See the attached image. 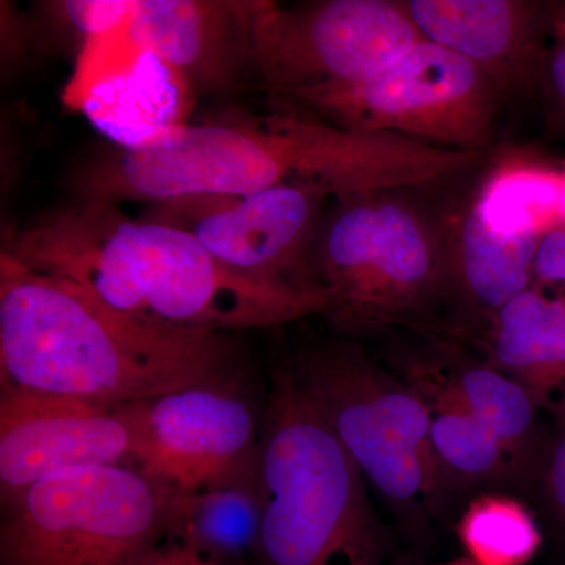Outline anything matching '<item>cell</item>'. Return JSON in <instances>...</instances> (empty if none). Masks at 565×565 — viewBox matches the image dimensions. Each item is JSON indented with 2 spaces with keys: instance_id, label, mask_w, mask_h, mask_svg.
Returning <instances> with one entry per match:
<instances>
[{
  "instance_id": "8992f818",
  "label": "cell",
  "mask_w": 565,
  "mask_h": 565,
  "mask_svg": "<svg viewBox=\"0 0 565 565\" xmlns=\"http://www.w3.org/2000/svg\"><path fill=\"white\" fill-rule=\"evenodd\" d=\"M500 85L467 58L423 40L371 79L308 88L270 99L353 131L388 132L481 154L493 137Z\"/></svg>"
},
{
  "instance_id": "6da1fadb",
  "label": "cell",
  "mask_w": 565,
  "mask_h": 565,
  "mask_svg": "<svg viewBox=\"0 0 565 565\" xmlns=\"http://www.w3.org/2000/svg\"><path fill=\"white\" fill-rule=\"evenodd\" d=\"M478 158L273 109L185 125L147 147L110 145L85 158L70 185L74 202L92 203L243 196L281 185L341 202L446 180Z\"/></svg>"
},
{
  "instance_id": "9a60e30c",
  "label": "cell",
  "mask_w": 565,
  "mask_h": 565,
  "mask_svg": "<svg viewBox=\"0 0 565 565\" xmlns=\"http://www.w3.org/2000/svg\"><path fill=\"white\" fill-rule=\"evenodd\" d=\"M192 96L177 71L139 51L120 73L92 85L82 110L114 147L140 148L189 125Z\"/></svg>"
},
{
  "instance_id": "2e32d148",
  "label": "cell",
  "mask_w": 565,
  "mask_h": 565,
  "mask_svg": "<svg viewBox=\"0 0 565 565\" xmlns=\"http://www.w3.org/2000/svg\"><path fill=\"white\" fill-rule=\"evenodd\" d=\"M493 359L535 404L565 392V297L526 289L497 313Z\"/></svg>"
},
{
  "instance_id": "5b68a950",
  "label": "cell",
  "mask_w": 565,
  "mask_h": 565,
  "mask_svg": "<svg viewBox=\"0 0 565 565\" xmlns=\"http://www.w3.org/2000/svg\"><path fill=\"white\" fill-rule=\"evenodd\" d=\"M173 492L128 465L41 479L6 509L2 565H129L162 539Z\"/></svg>"
},
{
  "instance_id": "8fae6325",
  "label": "cell",
  "mask_w": 565,
  "mask_h": 565,
  "mask_svg": "<svg viewBox=\"0 0 565 565\" xmlns=\"http://www.w3.org/2000/svg\"><path fill=\"white\" fill-rule=\"evenodd\" d=\"M323 200L326 196L310 189L281 185L243 196H191L154 203L143 218L192 234L236 273L322 291L318 245Z\"/></svg>"
},
{
  "instance_id": "9c48e42d",
  "label": "cell",
  "mask_w": 565,
  "mask_h": 565,
  "mask_svg": "<svg viewBox=\"0 0 565 565\" xmlns=\"http://www.w3.org/2000/svg\"><path fill=\"white\" fill-rule=\"evenodd\" d=\"M423 35L404 2L321 0L281 7L258 0L255 57L269 99L377 76Z\"/></svg>"
},
{
  "instance_id": "ba28073f",
  "label": "cell",
  "mask_w": 565,
  "mask_h": 565,
  "mask_svg": "<svg viewBox=\"0 0 565 565\" xmlns=\"http://www.w3.org/2000/svg\"><path fill=\"white\" fill-rule=\"evenodd\" d=\"M384 195L341 200L319 239L318 280L329 303L323 316L345 333L419 313L448 275L429 226Z\"/></svg>"
},
{
  "instance_id": "7c38bea8",
  "label": "cell",
  "mask_w": 565,
  "mask_h": 565,
  "mask_svg": "<svg viewBox=\"0 0 565 565\" xmlns=\"http://www.w3.org/2000/svg\"><path fill=\"white\" fill-rule=\"evenodd\" d=\"M132 440L117 408L2 386L0 497L3 511L41 479L99 465L131 467Z\"/></svg>"
},
{
  "instance_id": "4316f807",
  "label": "cell",
  "mask_w": 565,
  "mask_h": 565,
  "mask_svg": "<svg viewBox=\"0 0 565 565\" xmlns=\"http://www.w3.org/2000/svg\"><path fill=\"white\" fill-rule=\"evenodd\" d=\"M544 70L550 90H552L556 102L565 110V36L557 44L553 54L546 58Z\"/></svg>"
},
{
  "instance_id": "ac0fdd59",
  "label": "cell",
  "mask_w": 565,
  "mask_h": 565,
  "mask_svg": "<svg viewBox=\"0 0 565 565\" xmlns=\"http://www.w3.org/2000/svg\"><path fill=\"white\" fill-rule=\"evenodd\" d=\"M539 243L530 234L497 232L473 203L460 222L452 269L473 302L497 315L530 289Z\"/></svg>"
},
{
  "instance_id": "52a82bcc",
  "label": "cell",
  "mask_w": 565,
  "mask_h": 565,
  "mask_svg": "<svg viewBox=\"0 0 565 565\" xmlns=\"http://www.w3.org/2000/svg\"><path fill=\"white\" fill-rule=\"evenodd\" d=\"M330 429L360 473L399 508L433 500L440 489L422 393L386 374L348 341H323L292 360Z\"/></svg>"
},
{
  "instance_id": "f546056e",
  "label": "cell",
  "mask_w": 565,
  "mask_h": 565,
  "mask_svg": "<svg viewBox=\"0 0 565 565\" xmlns=\"http://www.w3.org/2000/svg\"><path fill=\"white\" fill-rule=\"evenodd\" d=\"M441 565H479L478 563H475V561L471 559H456L451 561V563H446Z\"/></svg>"
},
{
  "instance_id": "5bb4252c",
  "label": "cell",
  "mask_w": 565,
  "mask_h": 565,
  "mask_svg": "<svg viewBox=\"0 0 565 565\" xmlns=\"http://www.w3.org/2000/svg\"><path fill=\"white\" fill-rule=\"evenodd\" d=\"M404 6L424 40L467 58L503 92L525 87L544 70L542 17L535 3L408 0Z\"/></svg>"
},
{
  "instance_id": "603a6c76",
  "label": "cell",
  "mask_w": 565,
  "mask_h": 565,
  "mask_svg": "<svg viewBox=\"0 0 565 565\" xmlns=\"http://www.w3.org/2000/svg\"><path fill=\"white\" fill-rule=\"evenodd\" d=\"M136 6L137 0H65L44 3V9L62 31L96 39L125 28Z\"/></svg>"
},
{
  "instance_id": "83f0119b",
  "label": "cell",
  "mask_w": 565,
  "mask_h": 565,
  "mask_svg": "<svg viewBox=\"0 0 565 565\" xmlns=\"http://www.w3.org/2000/svg\"><path fill=\"white\" fill-rule=\"evenodd\" d=\"M561 226L565 228V172L563 182V192H561Z\"/></svg>"
},
{
  "instance_id": "3957f363",
  "label": "cell",
  "mask_w": 565,
  "mask_h": 565,
  "mask_svg": "<svg viewBox=\"0 0 565 565\" xmlns=\"http://www.w3.org/2000/svg\"><path fill=\"white\" fill-rule=\"evenodd\" d=\"M236 375L232 333L136 321L0 252L2 386L118 407Z\"/></svg>"
},
{
  "instance_id": "4fadbf2b",
  "label": "cell",
  "mask_w": 565,
  "mask_h": 565,
  "mask_svg": "<svg viewBox=\"0 0 565 565\" xmlns=\"http://www.w3.org/2000/svg\"><path fill=\"white\" fill-rule=\"evenodd\" d=\"M258 0H137L122 28L188 82L195 95H233L258 85L255 18Z\"/></svg>"
},
{
  "instance_id": "484cf974",
  "label": "cell",
  "mask_w": 565,
  "mask_h": 565,
  "mask_svg": "<svg viewBox=\"0 0 565 565\" xmlns=\"http://www.w3.org/2000/svg\"><path fill=\"white\" fill-rule=\"evenodd\" d=\"M546 492L553 511L565 526V437L555 446L548 470H546Z\"/></svg>"
},
{
  "instance_id": "cb8c5ba5",
  "label": "cell",
  "mask_w": 565,
  "mask_h": 565,
  "mask_svg": "<svg viewBox=\"0 0 565 565\" xmlns=\"http://www.w3.org/2000/svg\"><path fill=\"white\" fill-rule=\"evenodd\" d=\"M129 565H222L172 535H163Z\"/></svg>"
},
{
  "instance_id": "7402d4cb",
  "label": "cell",
  "mask_w": 565,
  "mask_h": 565,
  "mask_svg": "<svg viewBox=\"0 0 565 565\" xmlns=\"http://www.w3.org/2000/svg\"><path fill=\"white\" fill-rule=\"evenodd\" d=\"M459 539L479 565H525L542 542L525 505L501 494L471 501L460 519Z\"/></svg>"
},
{
  "instance_id": "ffe728a7",
  "label": "cell",
  "mask_w": 565,
  "mask_h": 565,
  "mask_svg": "<svg viewBox=\"0 0 565 565\" xmlns=\"http://www.w3.org/2000/svg\"><path fill=\"white\" fill-rule=\"evenodd\" d=\"M564 172L533 163L497 170L475 200L497 232L544 237L561 226Z\"/></svg>"
},
{
  "instance_id": "277c9868",
  "label": "cell",
  "mask_w": 565,
  "mask_h": 565,
  "mask_svg": "<svg viewBox=\"0 0 565 565\" xmlns=\"http://www.w3.org/2000/svg\"><path fill=\"white\" fill-rule=\"evenodd\" d=\"M363 479L296 364H277L263 412L256 565H379L384 539Z\"/></svg>"
},
{
  "instance_id": "d6986e66",
  "label": "cell",
  "mask_w": 565,
  "mask_h": 565,
  "mask_svg": "<svg viewBox=\"0 0 565 565\" xmlns=\"http://www.w3.org/2000/svg\"><path fill=\"white\" fill-rule=\"evenodd\" d=\"M419 393L429 405V441L440 486L498 481L508 473L514 452L484 423L452 399L448 393L423 381Z\"/></svg>"
},
{
  "instance_id": "30bf717a",
  "label": "cell",
  "mask_w": 565,
  "mask_h": 565,
  "mask_svg": "<svg viewBox=\"0 0 565 565\" xmlns=\"http://www.w3.org/2000/svg\"><path fill=\"white\" fill-rule=\"evenodd\" d=\"M239 375L118 405L131 467L173 493L258 482L263 415Z\"/></svg>"
},
{
  "instance_id": "f1b7e54d",
  "label": "cell",
  "mask_w": 565,
  "mask_h": 565,
  "mask_svg": "<svg viewBox=\"0 0 565 565\" xmlns=\"http://www.w3.org/2000/svg\"><path fill=\"white\" fill-rule=\"evenodd\" d=\"M555 22L557 32L561 33V36H565V13L561 14V17L555 20Z\"/></svg>"
},
{
  "instance_id": "44dd1931",
  "label": "cell",
  "mask_w": 565,
  "mask_h": 565,
  "mask_svg": "<svg viewBox=\"0 0 565 565\" xmlns=\"http://www.w3.org/2000/svg\"><path fill=\"white\" fill-rule=\"evenodd\" d=\"M457 401L468 414L493 430L516 457L522 455L534 426L535 404L519 382L497 366L471 364L446 381H430Z\"/></svg>"
},
{
  "instance_id": "e0dca14e",
  "label": "cell",
  "mask_w": 565,
  "mask_h": 565,
  "mask_svg": "<svg viewBox=\"0 0 565 565\" xmlns=\"http://www.w3.org/2000/svg\"><path fill=\"white\" fill-rule=\"evenodd\" d=\"M167 535L222 565H256L262 534L258 482L173 493Z\"/></svg>"
},
{
  "instance_id": "d4e9b609",
  "label": "cell",
  "mask_w": 565,
  "mask_h": 565,
  "mask_svg": "<svg viewBox=\"0 0 565 565\" xmlns=\"http://www.w3.org/2000/svg\"><path fill=\"white\" fill-rule=\"evenodd\" d=\"M534 277L546 285L563 286L565 289V228L546 233L535 253Z\"/></svg>"
},
{
  "instance_id": "7a4b0ae2",
  "label": "cell",
  "mask_w": 565,
  "mask_h": 565,
  "mask_svg": "<svg viewBox=\"0 0 565 565\" xmlns=\"http://www.w3.org/2000/svg\"><path fill=\"white\" fill-rule=\"evenodd\" d=\"M2 252L74 282L118 313L195 332L267 329L326 315V294L256 280L215 259L192 234L120 204L74 202L7 233Z\"/></svg>"
}]
</instances>
